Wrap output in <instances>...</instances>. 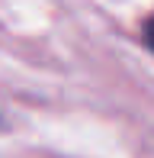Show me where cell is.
Instances as JSON below:
<instances>
[{"mask_svg": "<svg viewBox=\"0 0 154 158\" xmlns=\"http://www.w3.org/2000/svg\"><path fill=\"white\" fill-rule=\"evenodd\" d=\"M144 42H148V48L154 52V16L148 19V23H144Z\"/></svg>", "mask_w": 154, "mask_h": 158, "instance_id": "6da1fadb", "label": "cell"}]
</instances>
